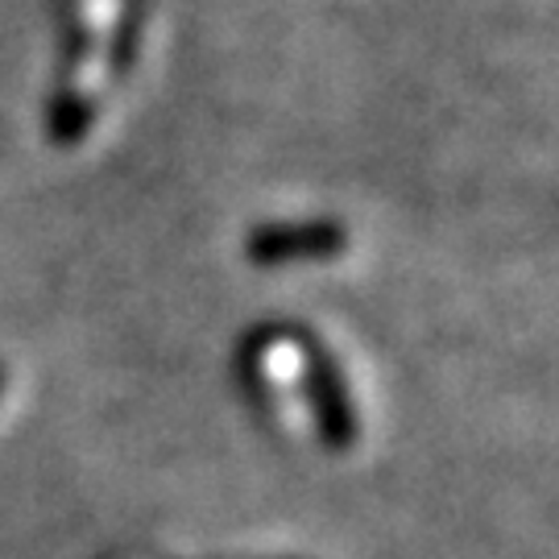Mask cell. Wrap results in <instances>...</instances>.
Listing matches in <instances>:
<instances>
[{"label": "cell", "mask_w": 559, "mask_h": 559, "mask_svg": "<svg viewBox=\"0 0 559 559\" xmlns=\"http://www.w3.org/2000/svg\"><path fill=\"white\" fill-rule=\"evenodd\" d=\"M344 228L332 221L265 224L249 233V261L258 265H290V261H323L344 253Z\"/></svg>", "instance_id": "1"}, {"label": "cell", "mask_w": 559, "mask_h": 559, "mask_svg": "<svg viewBox=\"0 0 559 559\" xmlns=\"http://www.w3.org/2000/svg\"><path fill=\"white\" fill-rule=\"evenodd\" d=\"M92 120H96V104L87 100V96L59 92V100L50 108V138L59 141V145H71V141H80L92 129Z\"/></svg>", "instance_id": "3"}, {"label": "cell", "mask_w": 559, "mask_h": 559, "mask_svg": "<svg viewBox=\"0 0 559 559\" xmlns=\"http://www.w3.org/2000/svg\"><path fill=\"white\" fill-rule=\"evenodd\" d=\"M0 394H4V369H0Z\"/></svg>", "instance_id": "4"}, {"label": "cell", "mask_w": 559, "mask_h": 559, "mask_svg": "<svg viewBox=\"0 0 559 559\" xmlns=\"http://www.w3.org/2000/svg\"><path fill=\"white\" fill-rule=\"evenodd\" d=\"M307 402H311V415L320 427V440L332 452H344L357 440V415H353V399H348V385L340 378L336 360L311 348L307 353Z\"/></svg>", "instance_id": "2"}]
</instances>
